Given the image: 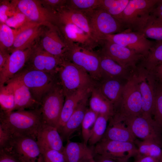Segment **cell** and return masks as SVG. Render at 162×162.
<instances>
[{"label": "cell", "mask_w": 162, "mask_h": 162, "mask_svg": "<svg viewBox=\"0 0 162 162\" xmlns=\"http://www.w3.org/2000/svg\"><path fill=\"white\" fill-rule=\"evenodd\" d=\"M65 100L58 79L43 97L39 108L44 124L57 128Z\"/></svg>", "instance_id": "obj_8"}, {"label": "cell", "mask_w": 162, "mask_h": 162, "mask_svg": "<svg viewBox=\"0 0 162 162\" xmlns=\"http://www.w3.org/2000/svg\"></svg>", "instance_id": "obj_57"}, {"label": "cell", "mask_w": 162, "mask_h": 162, "mask_svg": "<svg viewBox=\"0 0 162 162\" xmlns=\"http://www.w3.org/2000/svg\"><path fill=\"white\" fill-rule=\"evenodd\" d=\"M122 80L108 79L103 80L96 84L102 94L113 104L114 107L121 101L124 84Z\"/></svg>", "instance_id": "obj_29"}, {"label": "cell", "mask_w": 162, "mask_h": 162, "mask_svg": "<svg viewBox=\"0 0 162 162\" xmlns=\"http://www.w3.org/2000/svg\"><path fill=\"white\" fill-rule=\"evenodd\" d=\"M62 62L44 50L38 42L33 46L23 68L56 74Z\"/></svg>", "instance_id": "obj_15"}, {"label": "cell", "mask_w": 162, "mask_h": 162, "mask_svg": "<svg viewBox=\"0 0 162 162\" xmlns=\"http://www.w3.org/2000/svg\"><path fill=\"white\" fill-rule=\"evenodd\" d=\"M18 11L13 2L10 3L7 1H3L1 3L0 6V23H5L9 18L13 16Z\"/></svg>", "instance_id": "obj_42"}, {"label": "cell", "mask_w": 162, "mask_h": 162, "mask_svg": "<svg viewBox=\"0 0 162 162\" xmlns=\"http://www.w3.org/2000/svg\"><path fill=\"white\" fill-rule=\"evenodd\" d=\"M129 0H101L98 8L105 10L120 22L122 15Z\"/></svg>", "instance_id": "obj_34"}, {"label": "cell", "mask_w": 162, "mask_h": 162, "mask_svg": "<svg viewBox=\"0 0 162 162\" xmlns=\"http://www.w3.org/2000/svg\"><path fill=\"white\" fill-rule=\"evenodd\" d=\"M142 98V115L152 118L155 80L149 70L140 64L135 70Z\"/></svg>", "instance_id": "obj_14"}, {"label": "cell", "mask_w": 162, "mask_h": 162, "mask_svg": "<svg viewBox=\"0 0 162 162\" xmlns=\"http://www.w3.org/2000/svg\"><path fill=\"white\" fill-rule=\"evenodd\" d=\"M11 136L0 127V149L5 148L8 146Z\"/></svg>", "instance_id": "obj_45"}, {"label": "cell", "mask_w": 162, "mask_h": 162, "mask_svg": "<svg viewBox=\"0 0 162 162\" xmlns=\"http://www.w3.org/2000/svg\"><path fill=\"white\" fill-rule=\"evenodd\" d=\"M89 162H96V161L94 160L93 156H92L89 158Z\"/></svg>", "instance_id": "obj_53"}, {"label": "cell", "mask_w": 162, "mask_h": 162, "mask_svg": "<svg viewBox=\"0 0 162 162\" xmlns=\"http://www.w3.org/2000/svg\"><path fill=\"white\" fill-rule=\"evenodd\" d=\"M45 26L30 21L17 29L18 34L9 51L10 53L16 50H25L34 45L38 41Z\"/></svg>", "instance_id": "obj_18"}, {"label": "cell", "mask_w": 162, "mask_h": 162, "mask_svg": "<svg viewBox=\"0 0 162 162\" xmlns=\"http://www.w3.org/2000/svg\"><path fill=\"white\" fill-rule=\"evenodd\" d=\"M57 13L58 24L60 22H65L74 24L86 33L93 41L99 45L94 37L88 19L84 12L69 9L64 6L59 10Z\"/></svg>", "instance_id": "obj_23"}, {"label": "cell", "mask_w": 162, "mask_h": 162, "mask_svg": "<svg viewBox=\"0 0 162 162\" xmlns=\"http://www.w3.org/2000/svg\"><path fill=\"white\" fill-rule=\"evenodd\" d=\"M40 147L42 162H65L62 152L46 148Z\"/></svg>", "instance_id": "obj_41"}, {"label": "cell", "mask_w": 162, "mask_h": 162, "mask_svg": "<svg viewBox=\"0 0 162 162\" xmlns=\"http://www.w3.org/2000/svg\"><path fill=\"white\" fill-rule=\"evenodd\" d=\"M98 115L89 108L87 109L85 114L81 126L83 142L87 145Z\"/></svg>", "instance_id": "obj_39"}, {"label": "cell", "mask_w": 162, "mask_h": 162, "mask_svg": "<svg viewBox=\"0 0 162 162\" xmlns=\"http://www.w3.org/2000/svg\"><path fill=\"white\" fill-rule=\"evenodd\" d=\"M17 10L30 21L45 26L58 24L57 13L51 12L42 4L40 0H18L12 1Z\"/></svg>", "instance_id": "obj_11"}, {"label": "cell", "mask_w": 162, "mask_h": 162, "mask_svg": "<svg viewBox=\"0 0 162 162\" xmlns=\"http://www.w3.org/2000/svg\"><path fill=\"white\" fill-rule=\"evenodd\" d=\"M105 40L127 48L143 56L144 58L148 54L155 42L147 38L142 33L132 32L128 30L108 35Z\"/></svg>", "instance_id": "obj_13"}, {"label": "cell", "mask_w": 162, "mask_h": 162, "mask_svg": "<svg viewBox=\"0 0 162 162\" xmlns=\"http://www.w3.org/2000/svg\"><path fill=\"white\" fill-rule=\"evenodd\" d=\"M38 41L45 51L60 59H63L67 46L57 26H45Z\"/></svg>", "instance_id": "obj_17"}, {"label": "cell", "mask_w": 162, "mask_h": 162, "mask_svg": "<svg viewBox=\"0 0 162 162\" xmlns=\"http://www.w3.org/2000/svg\"><path fill=\"white\" fill-rule=\"evenodd\" d=\"M62 153L65 162H82L93 155L92 152L84 142L68 141Z\"/></svg>", "instance_id": "obj_28"}, {"label": "cell", "mask_w": 162, "mask_h": 162, "mask_svg": "<svg viewBox=\"0 0 162 162\" xmlns=\"http://www.w3.org/2000/svg\"><path fill=\"white\" fill-rule=\"evenodd\" d=\"M162 63V41H156L147 56L141 60L139 64L149 71Z\"/></svg>", "instance_id": "obj_31"}, {"label": "cell", "mask_w": 162, "mask_h": 162, "mask_svg": "<svg viewBox=\"0 0 162 162\" xmlns=\"http://www.w3.org/2000/svg\"><path fill=\"white\" fill-rule=\"evenodd\" d=\"M100 51L124 67L134 70L144 56L134 51L110 41L105 40Z\"/></svg>", "instance_id": "obj_16"}, {"label": "cell", "mask_w": 162, "mask_h": 162, "mask_svg": "<svg viewBox=\"0 0 162 162\" xmlns=\"http://www.w3.org/2000/svg\"><path fill=\"white\" fill-rule=\"evenodd\" d=\"M0 162H21L11 153L0 149Z\"/></svg>", "instance_id": "obj_46"}, {"label": "cell", "mask_w": 162, "mask_h": 162, "mask_svg": "<svg viewBox=\"0 0 162 162\" xmlns=\"http://www.w3.org/2000/svg\"><path fill=\"white\" fill-rule=\"evenodd\" d=\"M13 78L26 86L40 105L42 99L58 80L57 74L23 68Z\"/></svg>", "instance_id": "obj_7"}, {"label": "cell", "mask_w": 162, "mask_h": 162, "mask_svg": "<svg viewBox=\"0 0 162 162\" xmlns=\"http://www.w3.org/2000/svg\"><path fill=\"white\" fill-rule=\"evenodd\" d=\"M91 88L80 89L65 97L64 102L57 127L59 132L72 115L80 101L90 93Z\"/></svg>", "instance_id": "obj_25"}, {"label": "cell", "mask_w": 162, "mask_h": 162, "mask_svg": "<svg viewBox=\"0 0 162 162\" xmlns=\"http://www.w3.org/2000/svg\"><path fill=\"white\" fill-rule=\"evenodd\" d=\"M159 162H162V155L159 159Z\"/></svg>", "instance_id": "obj_55"}, {"label": "cell", "mask_w": 162, "mask_h": 162, "mask_svg": "<svg viewBox=\"0 0 162 162\" xmlns=\"http://www.w3.org/2000/svg\"><path fill=\"white\" fill-rule=\"evenodd\" d=\"M138 150L139 156H150L159 159L162 155V146L149 140L140 141L136 139L134 142Z\"/></svg>", "instance_id": "obj_32"}, {"label": "cell", "mask_w": 162, "mask_h": 162, "mask_svg": "<svg viewBox=\"0 0 162 162\" xmlns=\"http://www.w3.org/2000/svg\"><path fill=\"white\" fill-rule=\"evenodd\" d=\"M89 159L85 160L82 162H89Z\"/></svg>", "instance_id": "obj_54"}, {"label": "cell", "mask_w": 162, "mask_h": 162, "mask_svg": "<svg viewBox=\"0 0 162 162\" xmlns=\"http://www.w3.org/2000/svg\"><path fill=\"white\" fill-rule=\"evenodd\" d=\"M136 138L155 142L162 146V130L152 117L142 115L123 122Z\"/></svg>", "instance_id": "obj_12"}, {"label": "cell", "mask_w": 162, "mask_h": 162, "mask_svg": "<svg viewBox=\"0 0 162 162\" xmlns=\"http://www.w3.org/2000/svg\"><path fill=\"white\" fill-rule=\"evenodd\" d=\"M155 80L154 100L152 116L155 123L162 130V83Z\"/></svg>", "instance_id": "obj_38"}, {"label": "cell", "mask_w": 162, "mask_h": 162, "mask_svg": "<svg viewBox=\"0 0 162 162\" xmlns=\"http://www.w3.org/2000/svg\"><path fill=\"white\" fill-rule=\"evenodd\" d=\"M83 12L88 19L94 37L99 45H102L107 36L126 30L119 20L104 10L97 8Z\"/></svg>", "instance_id": "obj_6"}, {"label": "cell", "mask_w": 162, "mask_h": 162, "mask_svg": "<svg viewBox=\"0 0 162 162\" xmlns=\"http://www.w3.org/2000/svg\"><path fill=\"white\" fill-rule=\"evenodd\" d=\"M44 123L39 108L0 112V127L12 137L28 136L37 139Z\"/></svg>", "instance_id": "obj_1"}, {"label": "cell", "mask_w": 162, "mask_h": 162, "mask_svg": "<svg viewBox=\"0 0 162 162\" xmlns=\"http://www.w3.org/2000/svg\"><path fill=\"white\" fill-rule=\"evenodd\" d=\"M57 74L65 97L80 89L91 88L96 84L82 68L64 59L58 67Z\"/></svg>", "instance_id": "obj_3"}, {"label": "cell", "mask_w": 162, "mask_h": 162, "mask_svg": "<svg viewBox=\"0 0 162 162\" xmlns=\"http://www.w3.org/2000/svg\"><path fill=\"white\" fill-rule=\"evenodd\" d=\"M42 160H40V161H39L38 162H42Z\"/></svg>", "instance_id": "obj_56"}, {"label": "cell", "mask_w": 162, "mask_h": 162, "mask_svg": "<svg viewBox=\"0 0 162 162\" xmlns=\"http://www.w3.org/2000/svg\"><path fill=\"white\" fill-rule=\"evenodd\" d=\"M3 150L15 156L21 162H38L42 160L41 150L37 139L30 137H12Z\"/></svg>", "instance_id": "obj_10"}, {"label": "cell", "mask_w": 162, "mask_h": 162, "mask_svg": "<svg viewBox=\"0 0 162 162\" xmlns=\"http://www.w3.org/2000/svg\"><path fill=\"white\" fill-rule=\"evenodd\" d=\"M110 119L108 116L99 115L95 122L88 143L91 146L95 145L103 137L107 128Z\"/></svg>", "instance_id": "obj_36"}, {"label": "cell", "mask_w": 162, "mask_h": 162, "mask_svg": "<svg viewBox=\"0 0 162 162\" xmlns=\"http://www.w3.org/2000/svg\"><path fill=\"white\" fill-rule=\"evenodd\" d=\"M96 154L112 159L117 162H127L132 157L139 156L134 142H123L102 139L95 145Z\"/></svg>", "instance_id": "obj_9"}, {"label": "cell", "mask_w": 162, "mask_h": 162, "mask_svg": "<svg viewBox=\"0 0 162 162\" xmlns=\"http://www.w3.org/2000/svg\"><path fill=\"white\" fill-rule=\"evenodd\" d=\"M30 21L23 14L18 10L13 16L9 18L5 23L10 27L17 29Z\"/></svg>", "instance_id": "obj_43"}, {"label": "cell", "mask_w": 162, "mask_h": 162, "mask_svg": "<svg viewBox=\"0 0 162 162\" xmlns=\"http://www.w3.org/2000/svg\"><path fill=\"white\" fill-rule=\"evenodd\" d=\"M150 71L156 80L162 83V63L157 65Z\"/></svg>", "instance_id": "obj_47"}, {"label": "cell", "mask_w": 162, "mask_h": 162, "mask_svg": "<svg viewBox=\"0 0 162 162\" xmlns=\"http://www.w3.org/2000/svg\"><path fill=\"white\" fill-rule=\"evenodd\" d=\"M102 139L134 142L136 138L124 122H109L106 131Z\"/></svg>", "instance_id": "obj_30"}, {"label": "cell", "mask_w": 162, "mask_h": 162, "mask_svg": "<svg viewBox=\"0 0 162 162\" xmlns=\"http://www.w3.org/2000/svg\"><path fill=\"white\" fill-rule=\"evenodd\" d=\"M0 105L1 111L9 112L14 111L15 107L14 91L10 84L0 86Z\"/></svg>", "instance_id": "obj_35"}, {"label": "cell", "mask_w": 162, "mask_h": 162, "mask_svg": "<svg viewBox=\"0 0 162 162\" xmlns=\"http://www.w3.org/2000/svg\"><path fill=\"white\" fill-rule=\"evenodd\" d=\"M161 11H162V4L159 3L158 2L151 13L157 12Z\"/></svg>", "instance_id": "obj_51"}, {"label": "cell", "mask_w": 162, "mask_h": 162, "mask_svg": "<svg viewBox=\"0 0 162 162\" xmlns=\"http://www.w3.org/2000/svg\"><path fill=\"white\" fill-rule=\"evenodd\" d=\"M151 14L162 20V11L155 13H151Z\"/></svg>", "instance_id": "obj_52"}, {"label": "cell", "mask_w": 162, "mask_h": 162, "mask_svg": "<svg viewBox=\"0 0 162 162\" xmlns=\"http://www.w3.org/2000/svg\"><path fill=\"white\" fill-rule=\"evenodd\" d=\"M17 34V29H13L5 23H0V49L9 51Z\"/></svg>", "instance_id": "obj_37"}, {"label": "cell", "mask_w": 162, "mask_h": 162, "mask_svg": "<svg viewBox=\"0 0 162 162\" xmlns=\"http://www.w3.org/2000/svg\"><path fill=\"white\" fill-rule=\"evenodd\" d=\"M136 158L137 160L134 162H160L158 159L150 156H140Z\"/></svg>", "instance_id": "obj_49"}, {"label": "cell", "mask_w": 162, "mask_h": 162, "mask_svg": "<svg viewBox=\"0 0 162 162\" xmlns=\"http://www.w3.org/2000/svg\"><path fill=\"white\" fill-rule=\"evenodd\" d=\"M33 46L10 53L5 65L0 70V86L6 84L24 68Z\"/></svg>", "instance_id": "obj_19"}, {"label": "cell", "mask_w": 162, "mask_h": 162, "mask_svg": "<svg viewBox=\"0 0 162 162\" xmlns=\"http://www.w3.org/2000/svg\"><path fill=\"white\" fill-rule=\"evenodd\" d=\"M67 48L63 59L82 68L96 83L102 80L98 52L82 46L77 43L67 44Z\"/></svg>", "instance_id": "obj_5"}, {"label": "cell", "mask_w": 162, "mask_h": 162, "mask_svg": "<svg viewBox=\"0 0 162 162\" xmlns=\"http://www.w3.org/2000/svg\"><path fill=\"white\" fill-rule=\"evenodd\" d=\"M98 161L96 162H117L116 161L109 158L99 155Z\"/></svg>", "instance_id": "obj_50"}, {"label": "cell", "mask_w": 162, "mask_h": 162, "mask_svg": "<svg viewBox=\"0 0 162 162\" xmlns=\"http://www.w3.org/2000/svg\"><path fill=\"white\" fill-rule=\"evenodd\" d=\"M67 0H40L42 5L49 10L57 13L64 7Z\"/></svg>", "instance_id": "obj_44"}, {"label": "cell", "mask_w": 162, "mask_h": 162, "mask_svg": "<svg viewBox=\"0 0 162 162\" xmlns=\"http://www.w3.org/2000/svg\"><path fill=\"white\" fill-rule=\"evenodd\" d=\"M101 0H67L65 7L69 9L84 11L98 8Z\"/></svg>", "instance_id": "obj_40"}, {"label": "cell", "mask_w": 162, "mask_h": 162, "mask_svg": "<svg viewBox=\"0 0 162 162\" xmlns=\"http://www.w3.org/2000/svg\"><path fill=\"white\" fill-rule=\"evenodd\" d=\"M142 98L135 70L124 86L120 102L114 107V113L110 120L123 122L142 115Z\"/></svg>", "instance_id": "obj_2"}, {"label": "cell", "mask_w": 162, "mask_h": 162, "mask_svg": "<svg viewBox=\"0 0 162 162\" xmlns=\"http://www.w3.org/2000/svg\"><path fill=\"white\" fill-rule=\"evenodd\" d=\"M98 52L102 80L115 79L127 80L133 74L134 70L124 67L100 51Z\"/></svg>", "instance_id": "obj_22"}, {"label": "cell", "mask_w": 162, "mask_h": 162, "mask_svg": "<svg viewBox=\"0 0 162 162\" xmlns=\"http://www.w3.org/2000/svg\"><path fill=\"white\" fill-rule=\"evenodd\" d=\"M10 53L8 50L0 49V70L5 65Z\"/></svg>", "instance_id": "obj_48"}, {"label": "cell", "mask_w": 162, "mask_h": 162, "mask_svg": "<svg viewBox=\"0 0 162 162\" xmlns=\"http://www.w3.org/2000/svg\"><path fill=\"white\" fill-rule=\"evenodd\" d=\"M58 27L66 44L77 43L82 46L92 50L98 45L80 28L71 22H61Z\"/></svg>", "instance_id": "obj_20"}, {"label": "cell", "mask_w": 162, "mask_h": 162, "mask_svg": "<svg viewBox=\"0 0 162 162\" xmlns=\"http://www.w3.org/2000/svg\"><path fill=\"white\" fill-rule=\"evenodd\" d=\"M7 82L10 84L14 92L15 101L14 111L39 108L40 104L34 98L26 86L14 78Z\"/></svg>", "instance_id": "obj_21"}, {"label": "cell", "mask_w": 162, "mask_h": 162, "mask_svg": "<svg viewBox=\"0 0 162 162\" xmlns=\"http://www.w3.org/2000/svg\"><path fill=\"white\" fill-rule=\"evenodd\" d=\"M159 0H130L120 22L126 30L142 33L150 14Z\"/></svg>", "instance_id": "obj_4"}, {"label": "cell", "mask_w": 162, "mask_h": 162, "mask_svg": "<svg viewBox=\"0 0 162 162\" xmlns=\"http://www.w3.org/2000/svg\"><path fill=\"white\" fill-rule=\"evenodd\" d=\"M142 34L147 39L162 41V20L150 14Z\"/></svg>", "instance_id": "obj_33"}, {"label": "cell", "mask_w": 162, "mask_h": 162, "mask_svg": "<svg viewBox=\"0 0 162 162\" xmlns=\"http://www.w3.org/2000/svg\"><path fill=\"white\" fill-rule=\"evenodd\" d=\"M89 94L79 103L72 115L59 132L62 137L65 139L68 140L72 134L81 125L88 109L87 106Z\"/></svg>", "instance_id": "obj_26"}, {"label": "cell", "mask_w": 162, "mask_h": 162, "mask_svg": "<svg viewBox=\"0 0 162 162\" xmlns=\"http://www.w3.org/2000/svg\"><path fill=\"white\" fill-rule=\"evenodd\" d=\"M89 102V109L98 115L110 118L114 113L113 104L102 94L96 85L91 89Z\"/></svg>", "instance_id": "obj_27"}, {"label": "cell", "mask_w": 162, "mask_h": 162, "mask_svg": "<svg viewBox=\"0 0 162 162\" xmlns=\"http://www.w3.org/2000/svg\"><path fill=\"white\" fill-rule=\"evenodd\" d=\"M57 128L44 123L39 130L37 140L41 147L62 152L64 148Z\"/></svg>", "instance_id": "obj_24"}]
</instances>
